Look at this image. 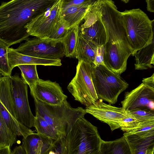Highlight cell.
I'll list each match as a JSON object with an SVG mask.
<instances>
[{"label": "cell", "mask_w": 154, "mask_h": 154, "mask_svg": "<svg viewBox=\"0 0 154 154\" xmlns=\"http://www.w3.org/2000/svg\"><path fill=\"white\" fill-rule=\"evenodd\" d=\"M55 0H12L0 5V40L12 45L26 40V26Z\"/></svg>", "instance_id": "obj_1"}, {"label": "cell", "mask_w": 154, "mask_h": 154, "mask_svg": "<svg viewBox=\"0 0 154 154\" xmlns=\"http://www.w3.org/2000/svg\"><path fill=\"white\" fill-rule=\"evenodd\" d=\"M100 19L106 32L104 58H128L132 55L128 42L121 12L114 8L101 11Z\"/></svg>", "instance_id": "obj_2"}, {"label": "cell", "mask_w": 154, "mask_h": 154, "mask_svg": "<svg viewBox=\"0 0 154 154\" xmlns=\"http://www.w3.org/2000/svg\"><path fill=\"white\" fill-rule=\"evenodd\" d=\"M35 112L43 118L60 138H65L77 121L87 113L82 107H72L67 100L51 106L34 100Z\"/></svg>", "instance_id": "obj_3"}, {"label": "cell", "mask_w": 154, "mask_h": 154, "mask_svg": "<svg viewBox=\"0 0 154 154\" xmlns=\"http://www.w3.org/2000/svg\"><path fill=\"white\" fill-rule=\"evenodd\" d=\"M128 42L134 55L154 41V20L139 8L121 12Z\"/></svg>", "instance_id": "obj_4"}, {"label": "cell", "mask_w": 154, "mask_h": 154, "mask_svg": "<svg viewBox=\"0 0 154 154\" xmlns=\"http://www.w3.org/2000/svg\"><path fill=\"white\" fill-rule=\"evenodd\" d=\"M65 138L67 154H102V140L97 128L84 116L77 121Z\"/></svg>", "instance_id": "obj_5"}, {"label": "cell", "mask_w": 154, "mask_h": 154, "mask_svg": "<svg viewBox=\"0 0 154 154\" xmlns=\"http://www.w3.org/2000/svg\"><path fill=\"white\" fill-rule=\"evenodd\" d=\"M91 64V76L98 99L110 104L116 103L119 95L128 88V84L105 65Z\"/></svg>", "instance_id": "obj_6"}, {"label": "cell", "mask_w": 154, "mask_h": 154, "mask_svg": "<svg viewBox=\"0 0 154 154\" xmlns=\"http://www.w3.org/2000/svg\"><path fill=\"white\" fill-rule=\"evenodd\" d=\"M91 63L78 61L75 75L67 88L75 100L86 107L94 104L98 98L93 83Z\"/></svg>", "instance_id": "obj_7"}, {"label": "cell", "mask_w": 154, "mask_h": 154, "mask_svg": "<svg viewBox=\"0 0 154 154\" xmlns=\"http://www.w3.org/2000/svg\"><path fill=\"white\" fill-rule=\"evenodd\" d=\"M0 111L8 128L17 136L24 138L33 133L17 120L11 93L10 77L3 76L0 79Z\"/></svg>", "instance_id": "obj_8"}, {"label": "cell", "mask_w": 154, "mask_h": 154, "mask_svg": "<svg viewBox=\"0 0 154 154\" xmlns=\"http://www.w3.org/2000/svg\"><path fill=\"white\" fill-rule=\"evenodd\" d=\"M10 84L17 120L29 128L34 127L35 117L29 105L27 84L17 73L10 77Z\"/></svg>", "instance_id": "obj_9"}, {"label": "cell", "mask_w": 154, "mask_h": 154, "mask_svg": "<svg viewBox=\"0 0 154 154\" xmlns=\"http://www.w3.org/2000/svg\"><path fill=\"white\" fill-rule=\"evenodd\" d=\"M15 50L22 54L41 58L56 59L65 56L62 41L48 38H28Z\"/></svg>", "instance_id": "obj_10"}, {"label": "cell", "mask_w": 154, "mask_h": 154, "mask_svg": "<svg viewBox=\"0 0 154 154\" xmlns=\"http://www.w3.org/2000/svg\"><path fill=\"white\" fill-rule=\"evenodd\" d=\"M63 0H55L49 8L39 14L26 26L29 35L47 38L60 17Z\"/></svg>", "instance_id": "obj_11"}, {"label": "cell", "mask_w": 154, "mask_h": 154, "mask_svg": "<svg viewBox=\"0 0 154 154\" xmlns=\"http://www.w3.org/2000/svg\"><path fill=\"white\" fill-rule=\"evenodd\" d=\"M85 110L87 113L108 125L112 131L120 128L128 116L122 107L107 104L101 99L98 100L94 104L86 107Z\"/></svg>", "instance_id": "obj_12"}, {"label": "cell", "mask_w": 154, "mask_h": 154, "mask_svg": "<svg viewBox=\"0 0 154 154\" xmlns=\"http://www.w3.org/2000/svg\"><path fill=\"white\" fill-rule=\"evenodd\" d=\"M30 90L34 100L51 106L60 105L67 97L58 83L50 80L39 79Z\"/></svg>", "instance_id": "obj_13"}, {"label": "cell", "mask_w": 154, "mask_h": 154, "mask_svg": "<svg viewBox=\"0 0 154 154\" xmlns=\"http://www.w3.org/2000/svg\"><path fill=\"white\" fill-rule=\"evenodd\" d=\"M154 89L141 83L130 92L125 94L122 101V108L126 111L138 109H151L154 105Z\"/></svg>", "instance_id": "obj_14"}, {"label": "cell", "mask_w": 154, "mask_h": 154, "mask_svg": "<svg viewBox=\"0 0 154 154\" xmlns=\"http://www.w3.org/2000/svg\"><path fill=\"white\" fill-rule=\"evenodd\" d=\"M123 136L132 154H146L148 149L154 146V130L135 134L125 132Z\"/></svg>", "instance_id": "obj_15"}, {"label": "cell", "mask_w": 154, "mask_h": 154, "mask_svg": "<svg viewBox=\"0 0 154 154\" xmlns=\"http://www.w3.org/2000/svg\"><path fill=\"white\" fill-rule=\"evenodd\" d=\"M8 65L11 71L16 66L22 65L57 66V59L41 58L24 55L17 52L13 48H8L7 51Z\"/></svg>", "instance_id": "obj_16"}, {"label": "cell", "mask_w": 154, "mask_h": 154, "mask_svg": "<svg viewBox=\"0 0 154 154\" xmlns=\"http://www.w3.org/2000/svg\"><path fill=\"white\" fill-rule=\"evenodd\" d=\"M54 141L33 132L23 138L22 144L26 154H46Z\"/></svg>", "instance_id": "obj_17"}, {"label": "cell", "mask_w": 154, "mask_h": 154, "mask_svg": "<svg viewBox=\"0 0 154 154\" xmlns=\"http://www.w3.org/2000/svg\"><path fill=\"white\" fill-rule=\"evenodd\" d=\"M79 34L84 39L97 46H104L106 42V32L100 19L88 27L80 28Z\"/></svg>", "instance_id": "obj_18"}, {"label": "cell", "mask_w": 154, "mask_h": 154, "mask_svg": "<svg viewBox=\"0 0 154 154\" xmlns=\"http://www.w3.org/2000/svg\"><path fill=\"white\" fill-rule=\"evenodd\" d=\"M96 1L90 0L83 5L71 6L61 11L60 16L68 23L69 29L75 25H79Z\"/></svg>", "instance_id": "obj_19"}, {"label": "cell", "mask_w": 154, "mask_h": 154, "mask_svg": "<svg viewBox=\"0 0 154 154\" xmlns=\"http://www.w3.org/2000/svg\"><path fill=\"white\" fill-rule=\"evenodd\" d=\"M97 46L92 42L84 39L79 32L78 43L75 57L79 61L93 64L96 56Z\"/></svg>", "instance_id": "obj_20"}, {"label": "cell", "mask_w": 154, "mask_h": 154, "mask_svg": "<svg viewBox=\"0 0 154 154\" xmlns=\"http://www.w3.org/2000/svg\"><path fill=\"white\" fill-rule=\"evenodd\" d=\"M136 70H143L153 68L154 64V41L138 51L134 55Z\"/></svg>", "instance_id": "obj_21"}, {"label": "cell", "mask_w": 154, "mask_h": 154, "mask_svg": "<svg viewBox=\"0 0 154 154\" xmlns=\"http://www.w3.org/2000/svg\"><path fill=\"white\" fill-rule=\"evenodd\" d=\"M102 154H132L124 136L112 141L102 140L100 146Z\"/></svg>", "instance_id": "obj_22"}, {"label": "cell", "mask_w": 154, "mask_h": 154, "mask_svg": "<svg viewBox=\"0 0 154 154\" xmlns=\"http://www.w3.org/2000/svg\"><path fill=\"white\" fill-rule=\"evenodd\" d=\"M79 26L75 25L69 28L63 38L62 44L66 57H75L79 37Z\"/></svg>", "instance_id": "obj_23"}, {"label": "cell", "mask_w": 154, "mask_h": 154, "mask_svg": "<svg viewBox=\"0 0 154 154\" xmlns=\"http://www.w3.org/2000/svg\"><path fill=\"white\" fill-rule=\"evenodd\" d=\"M35 126L37 133L55 140L60 138L56 131L41 116L36 113Z\"/></svg>", "instance_id": "obj_24"}, {"label": "cell", "mask_w": 154, "mask_h": 154, "mask_svg": "<svg viewBox=\"0 0 154 154\" xmlns=\"http://www.w3.org/2000/svg\"><path fill=\"white\" fill-rule=\"evenodd\" d=\"M36 65H22L17 66L21 72L22 79L32 90L39 79L37 71Z\"/></svg>", "instance_id": "obj_25"}, {"label": "cell", "mask_w": 154, "mask_h": 154, "mask_svg": "<svg viewBox=\"0 0 154 154\" xmlns=\"http://www.w3.org/2000/svg\"><path fill=\"white\" fill-rule=\"evenodd\" d=\"M16 141L17 136L8 128L0 111V146L11 147Z\"/></svg>", "instance_id": "obj_26"}, {"label": "cell", "mask_w": 154, "mask_h": 154, "mask_svg": "<svg viewBox=\"0 0 154 154\" xmlns=\"http://www.w3.org/2000/svg\"><path fill=\"white\" fill-rule=\"evenodd\" d=\"M69 29L68 23L60 16L53 30L47 38L63 41Z\"/></svg>", "instance_id": "obj_27"}, {"label": "cell", "mask_w": 154, "mask_h": 154, "mask_svg": "<svg viewBox=\"0 0 154 154\" xmlns=\"http://www.w3.org/2000/svg\"><path fill=\"white\" fill-rule=\"evenodd\" d=\"M100 0H96L88 10L84 19V22L81 28L90 26L95 22L100 20L99 9Z\"/></svg>", "instance_id": "obj_28"}, {"label": "cell", "mask_w": 154, "mask_h": 154, "mask_svg": "<svg viewBox=\"0 0 154 154\" xmlns=\"http://www.w3.org/2000/svg\"><path fill=\"white\" fill-rule=\"evenodd\" d=\"M9 47L4 42L0 40V71L3 76L11 77V72L8 60L7 51Z\"/></svg>", "instance_id": "obj_29"}, {"label": "cell", "mask_w": 154, "mask_h": 154, "mask_svg": "<svg viewBox=\"0 0 154 154\" xmlns=\"http://www.w3.org/2000/svg\"><path fill=\"white\" fill-rule=\"evenodd\" d=\"M126 112L140 122L154 119V110L151 109H138Z\"/></svg>", "instance_id": "obj_30"}, {"label": "cell", "mask_w": 154, "mask_h": 154, "mask_svg": "<svg viewBox=\"0 0 154 154\" xmlns=\"http://www.w3.org/2000/svg\"><path fill=\"white\" fill-rule=\"evenodd\" d=\"M46 154H67V144L65 138L54 141L51 148Z\"/></svg>", "instance_id": "obj_31"}, {"label": "cell", "mask_w": 154, "mask_h": 154, "mask_svg": "<svg viewBox=\"0 0 154 154\" xmlns=\"http://www.w3.org/2000/svg\"><path fill=\"white\" fill-rule=\"evenodd\" d=\"M90 0H63L62 10L71 6L82 5L88 3Z\"/></svg>", "instance_id": "obj_32"}, {"label": "cell", "mask_w": 154, "mask_h": 154, "mask_svg": "<svg viewBox=\"0 0 154 154\" xmlns=\"http://www.w3.org/2000/svg\"><path fill=\"white\" fill-rule=\"evenodd\" d=\"M104 52V45L97 46L96 54L93 64L96 66L105 65L103 60Z\"/></svg>", "instance_id": "obj_33"}, {"label": "cell", "mask_w": 154, "mask_h": 154, "mask_svg": "<svg viewBox=\"0 0 154 154\" xmlns=\"http://www.w3.org/2000/svg\"><path fill=\"white\" fill-rule=\"evenodd\" d=\"M142 82L145 85L154 89V73L150 77L143 79Z\"/></svg>", "instance_id": "obj_34"}, {"label": "cell", "mask_w": 154, "mask_h": 154, "mask_svg": "<svg viewBox=\"0 0 154 154\" xmlns=\"http://www.w3.org/2000/svg\"><path fill=\"white\" fill-rule=\"evenodd\" d=\"M11 154H26L23 145L16 146L12 151Z\"/></svg>", "instance_id": "obj_35"}, {"label": "cell", "mask_w": 154, "mask_h": 154, "mask_svg": "<svg viewBox=\"0 0 154 154\" xmlns=\"http://www.w3.org/2000/svg\"><path fill=\"white\" fill-rule=\"evenodd\" d=\"M147 10L152 12H154V0H146Z\"/></svg>", "instance_id": "obj_36"}, {"label": "cell", "mask_w": 154, "mask_h": 154, "mask_svg": "<svg viewBox=\"0 0 154 154\" xmlns=\"http://www.w3.org/2000/svg\"><path fill=\"white\" fill-rule=\"evenodd\" d=\"M10 147L7 146H0V154H11Z\"/></svg>", "instance_id": "obj_37"}, {"label": "cell", "mask_w": 154, "mask_h": 154, "mask_svg": "<svg viewBox=\"0 0 154 154\" xmlns=\"http://www.w3.org/2000/svg\"><path fill=\"white\" fill-rule=\"evenodd\" d=\"M154 146L148 149L146 154H153Z\"/></svg>", "instance_id": "obj_38"}, {"label": "cell", "mask_w": 154, "mask_h": 154, "mask_svg": "<svg viewBox=\"0 0 154 154\" xmlns=\"http://www.w3.org/2000/svg\"><path fill=\"white\" fill-rule=\"evenodd\" d=\"M3 76V73L0 71V79Z\"/></svg>", "instance_id": "obj_39"}, {"label": "cell", "mask_w": 154, "mask_h": 154, "mask_svg": "<svg viewBox=\"0 0 154 154\" xmlns=\"http://www.w3.org/2000/svg\"><path fill=\"white\" fill-rule=\"evenodd\" d=\"M122 1L124 2L125 3H127L128 2V0H123V1Z\"/></svg>", "instance_id": "obj_40"}]
</instances>
